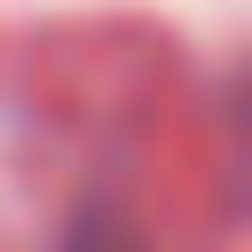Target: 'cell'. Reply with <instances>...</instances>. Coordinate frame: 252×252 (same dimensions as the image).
Wrapping results in <instances>:
<instances>
[{
	"mask_svg": "<svg viewBox=\"0 0 252 252\" xmlns=\"http://www.w3.org/2000/svg\"><path fill=\"white\" fill-rule=\"evenodd\" d=\"M63 252H142V228L118 213V205H87L63 236Z\"/></svg>",
	"mask_w": 252,
	"mask_h": 252,
	"instance_id": "6da1fadb",
	"label": "cell"
}]
</instances>
